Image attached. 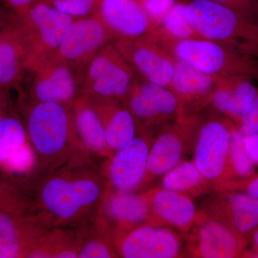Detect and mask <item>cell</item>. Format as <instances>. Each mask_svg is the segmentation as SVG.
<instances>
[{
  "mask_svg": "<svg viewBox=\"0 0 258 258\" xmlns=\"http://www.w3.org/2000/svg\"><path fill=\"white\" fill-rule=\"evenodd\" d=\"M88 151L38 175L37 214L51 228L78 227L96 216L108 184Z\"/></svg>",
  "mask_w": 258,
  "mask_h": 258,
  "instance_id": "cell-1",
  "label": "cell"
},
{
  "mask_svg": "<svg viewBox=\"0 0 258 258\" xmlns=\"http://www.w3.org/2000/svg\"><path fill=\"white\" fill-rule=\"evenodd\" d=\"M71 109L55 103H34L27 132L36 153L38 175L58 167L85 149L75 131Z\"/></svg>",
  "mask_w": 258,
  "mask_h": 258,
  "instance_id": "cell-2",
  "label": "cell"
},
{
  "mask_svg": "<svg viewBox=\"0 0 258 258\" xmlns=\"http://www.w3.org/2000/svg\"><path fill=\"white\" fill-rule=\"evenodd\" d=\"M186 16L203 39L258 59V23L232 8L210 0H191Z\"/></svg>",
  "mask_w": 258,
  "mask_h": 258,
  "instance_id": "cell-3",
  "label": "cell"
},
{
  "mask_svg": "<svg viewBox=\"0 0 258 258\" xmlns=\"http://www.w3.org/2000/svg\"><path fill=\"white\" fill-rule=\"evenodd\" d=\"M177 60L215 78L246 76L258 81V59L205 39L177 40L154 30Z\"/></svg>",
  "mask_w": 258,
  "mask_h": 258,
  "instance_id": "cell-4",
  "label": "cell"
},
{
  "mask_svg": "<svg viewBox=\"0 0 258 258\" xmlns=\"http://www.w3.org/2000/svg\"><path fill=\"white\" fill-rule=\"evenodd\" d=\"M137 75L115 43L103 47L93 57L85 71L81 94L95 102L124 103L137 82Z\"/></svg>",
  "mask_w": 258,
  "mask_h": 258,
  "instance_id": "cell-5",
  "label": "cell"
},
{
  "mask_svg": "<svg viewBox=\"0 0 258 258\" xmlns=\"http://www.w3.org/2000/svg\"><path fill=\"white\" fill-rule=\"evenodd\" d=\"M25 68L33 74L31 96L34 103H55L71 109L81 93L79 79L83 76L56 52L32 55Z\"/></svg>",
  "mask_w": 258,
  "mask_h": 258,
  "instance_id": "cell-6",
  "label": "cell"
},
{
  "mask_svg": "<svg viewBox=\"0 0 258 258\" xmlns=\"http://www.w3.org/2000/svg\"><path fill=\"white\" fill-rule=\"evenodd\" d=\"M232 124V120L215 117L202 123L197 134L194 163L217 189L233 177L229 158Z\"/></svg>",
  "mask_w": 258,
  "mask_h": 258,
  "instance_id": "cell-7",
  "label": "cell"
},
{
  "mask_svg": "<svg viewBox=\"0 0 258 258\" xmlns=\"http://www.w3.org/2000/svg\"><path fill=\"white\" fill-rule=\"evenodd\" d=\"M115 46L146 81L170 89L177 59L151 31L136 38H119Z\"/></svg>",
  "mask_w": 258,
  "mask_h": 258,
  "instance_id": "cell-8",
  "label": "cell"
},
{
  "mask_svg": "<svg viewBox=\"0 0 258 258\" xmlns=\"http://www.w3.org/2000/svg\"><path fill=\"white\" fill-rule=\"evenodd\" d=\"M18 15L23 23L20 33L28 46V57L56 52L64 33L76 20L42 0H36Z\"/></svg>",
  "mask_w": 258,
  "mask_h": 258,
  "instance_id": "cell-9",
  "label": "cell"
},
{
  "mask_svg": "<svg viewBox=\"0 0 258 258\" xmlns=\"http://www.w3.org/2000/svg\"><path fill=\"white\" fill-rule=\"evenodd\" d=\"M113 40H117V37L97 13L74 20L64 33L57 53L71 67L81 72L99 51Z\"/></svg>",
  "mask_w": 258,
  "mask_h": 258,
  "instance_id": "cell-10",
  "label": "cell"
},
{
  "mask_svg": "<svg viewBox=\"0 0 258 258\" xmlns=\"http://www.w3.org/2000/svg\"><path fill=\"white\" fill-rule=\"evenodd\" d=\"M153 142L151 130L139 123L138 133L133 140L106 159L102 168L108 188L134 191L142 186Z\"/></svg>",
  "mask_w": 258,
  "mask_h": 258,
  "instance_id": "cell-11",
  "label": "cell"
},
{
  "mask_svg": "<svg viewBox=\"0 0 258 258\" xmlns=\"http://www.w3.org/2000/svg\"><path fill=\"white\" fill-rule=\"evenodd\" d=\"M200 126L197 114L180 117L165 125L153 142L142 186L164 175L182 161L188 142Z\"/></svg>",
  "mask_w": 258,
  "mask_h": 258,
  "instance_id": "cell-12",
  "label": "cell"
},
{
  "mask_svg": "<svg viewBox=\"0 0 258 258\" xmlns=\"http://www.w3.org/2000/svg\"><path fill=\"white\" fill-rule=\"evenodd\" d=\"M118 257L125 258H174L179 257L181 242L169 227L144 223L115 235Z\"/></svg>",
  "mask_w": 258,
  "mask_h": 258,
  "instance_id": "cell-13",
  "label": "cell"
},
{
  "mask_svg": "<svg viewBox=\"0 0 258 258\" xmlns=\"http://www.w3.org/2000/svg\"><path fill=\"white\" fill-rule=\"evenodd\" d=\"M245 244V239L207 212H198L189 232L188 248L194 257H237L242 255Z\"/></svg>",
  "mask_w": 258,
  "mask_h": 258,
  "instance_id": "cell-14",
  "label": "cell"
},
{
  "mask_svg": "<svg viewBox=\"0 0 258 258\" xmlns=\"http://www.w3.org/2000/svg\"><path fill=\"white\" fill-rule=\"evenodd\" d=\"M124 103L139 124L149 130L157 125L165 126L179 117V101L172 91L146 80H137Z\"/></svg>",
  "mask_w": 258,
  "mask_h": 258,
  "instance_id": "cell-15",
  "label": "cell"
},
{
  "mask_svg": "<svg viewBox=\"0 0 258 258\" xmlns=\"http://www.w3.org/2000/svg\"><path fill=\"white\" fill-rule=\"evenodd\" d=\"M149 208L147 223L174 227L188 234L196 221L198 212L191 198L158 187L144 193Z\"/></svg>",
  "mask_w": 258,
  "mask_h": 258,
  "instance_id": "cell-16",
  "label": "cell"
},
{
  "mask_svg": "<svg viewBox=\"0 0 258 258\" xmlns=\"http://www.w3.org/2000/svg\"><path fill=\"white\" fill-rule=\"evenodd\" d=\"M217 78L201 72L191 64L176 60L171 91L179 103V117L197 114L212 103Z\"/></svg>",
  "mask_w": 258,
  "mask_h": 258,
  "instance_id": "cell-17",
  "label": "cell"
},
{
  "mask_svg": "<svg viewBox=\"0 0 258 258\" xmlns=\"http://www.w3.org/2000/svg\"><path fill=\"white\" fill-rule=\"evenodd\" d=\"M98 215L115 235L147 223L149 208L144 193L115 191L108 188Z\"/></svg>",
  "mask_w": 258,
  "mask_h": 258,
  "instance_id": "cell-18",
  "label": "cell"
},
{
  "mask_svg": "<svg viewBox=\"0 0 258 258\" xmlns=\"http://www.w3.org/2000/svg\"><path fill=\"white\" fill-rule=\"evenodd\" d=\"M22 225L10 212L0 211V258L28 257L52 229L37 214Z\"/></svg>",
  "mask_w": 258,
  "mask_h": 258,
  "instance_id": "cell-19",
  "label": "cell"
},
{
  "mask_svg": "<svg viewBox=\"0 0 258 258\" xmlns=\"http://www.w3.org/2000/svg\"><path fill=\"white\" fill-rule=\"evenodd\" d=\"M222 191L207 213L244 238L258 227V199L235 190Z\"/></svg>",
  "mask_w": 258,
  "mask_h": 258,
  "instance_id": "cell-20",
  "label": "cell"
},
{
  "mask_svg": "<svg viewBox=\"0 0 258 258\" xmlns=\"http://www.w3.org/2000/svg\"><path fill=\"white\" fill-rule=\"evenodd\" d=\"M98 13L117 40L142 37L155 29L137 0H101Z\"/></svg>",
  "mask_w": 258,
  "mask_h": 258,
  "instance_id": "cell-21",
  "label": "cell"
},
{
  "mask_svg": "<svg viewBox=\"0 0 258 258\" xmlns=\"http://www.w3.org/2000/svg\"><path fill=\"white\" fill-rule=\"evenodd\" d=\"M253 80L240 76L217 78L211 103L237 126L257 96L258 87L254 86Z\"/></svg>",
  "mask_w": 258,
  "mask_h": 258,
  "instance_id": "cell-22",
  "label": "cell"
},
{
  "mask_svg": "<svg viewBox=\"0 0 258 258\" xmlns=\"http://www.w3.org/2000/svg\"><path fill=\"white\" fill-rule=\"evenodd\" d=\"M71 108L75 131L85 149L96 157L111 158L114 152L107 144L104 125L91 100L80 93Z\"/></svg>",
  "mask_w": 258,
  "mask_h": 258,
  "instance_id": "cell-23",
  "label": "cell"
},
{
  "mask_svg": "<svg viewBox=\"0 0 258 258\" xmlns=\"http://www.w3.org/2000/svg\"><path fill=\"white\" fill-rule=\"evenodd\" d=\"M92 103L104 125L110 149L115 153L128 145L139 131L138 121L128 106L118 101Z\"/></svg>",
  "mask_w": 258,
  "mask_h": 258,
  "instance_id": "cell-24",
  "label": "cell"
},
{
  "mask_svg": "<svg viewBox=\"0 0 258 258\" xmlns=\"http://www.w3.org/2000/svg\"><path fill=\"white\" fill-rule=\"evenodd\" d=\"M28 55V47L20 32L0 37V87L17 82Z\"/></svg>",
  "mask_w": 258,
  "mask_h": 258,
  "instance_id": "cell-25",
  "label": "cell"
},
{
  "mask_svg": "<svg viewBox=\"0 0 258 258\" xmlns=\"http://www.w3.org/2000/svg\"><path fill=\"white\" fill-rule=\"evenodd\" d=\"M210 182L194 161H181L163 176L161 187L186 196L197 197L205 192Z\"/></svg>",
  "mask_w": 258,
  "mask_h": 258,
  "instance_id": "cell-26",
  "label": "cell"
},
{
  "mask_svg": "<svg viewBox=\"0 0 258 258\" xmlns=\"http://www.w3.org/2000/svg\"><path fill=\"white\" fill-rule=\"evenodd\" d=\"M187 3L176 2L167 12L158 28L177 40L203 39L191 26L186 16Z\"/></svg>",
  "mask_w": 258,
  "mask_h": 258,
  "instance_id": "cell-27",
  "label": "cell"
},
{
  "mask_svg": "<svg viewBox=\"0 0 258 258\" xmlns=\"http://www.w3.org/2000/svg\"><path fill=\"white\" fill-rule=\"evenodd\" d=\"M28 139L26 128L20 120L14 117H3L0 121V165Z\"/></svg>",
  "mask_w": 258,
  "mask_h": 258,
  "instance_id": "cell-28",
  "label": "cell"
},
{
  "mask_svg": "<svg viewBox=\"0 0 258 258\" xmlns=\"http://www.w3.org/2000/svg\"><path fill=\"white\" fill-rule=\"evenodd\" d=\"M244 135L233 123L231 128L229 158L234 176L247 179L254 176V164L247 154L244 144Z\"/></svg>",
  "mask_w": 258,
  "mask_h": 258,
  "instance_id": "cell-29",
  "label": "cell"
},
{
  "mask_svg": "<svg viewBox=\"0 0 258 258\" xmlns=\"http://www.w3.org/2000/svg\"><path fill=\"white\" fill-rule=\"evenodd\" d=\"M56 10L75 19L98 13L101 0H42Z\"/></svg>",
  "mask_w": 258,
  "mask_h": 258,
  "instance_id": "cell-30",
  "label": "cell"
},
{
  "mask_svg": "<svg viewBox=\"0 0 258 258\" xmlns=\"http://www.w3.org/2000/svg\"><path fill=\"white\" fill-rule=\"evenodd\" d=\"M5 169L18 174H27L38 167L36 153L30 142L13 153L3 165Z\"/></svg>",
  "mask_w": 258,
  "mask_h": 258,
  "instance_id": "cell-31",
  "label": "cell"
},
{
  "mask_svg": "<svg viewBox=\"0 0 258 258\" xmlns=\"http://www.w3.org/2000/svg\"><path fill=\"white\" fill-rule=\"evenodd\" d=\"M154 25L157 28L176 0H137Z\"/></svg>",
  "mask_w": 258,
  "mask_h": 258,
  "instance_id": "cell-32",
  "label": "cell"
},
{
  "mask_svg": "<svg viewBox=\"0 0 258 258\" xmlns=\"http://www.w3.org/2000/svg\"><path fill=\"white\" fill-rule=\"evenodd\" d=\"M237 127L244 136L258 134V93L249 111Z\"/></svg>",
  "mask_w": 258,
  "mask_h": 258,
  "instance_id": "cell-33",
  "label": "cell"
},
{
  "mask_svg": "<svg viewBox=\"0 0 258 258\" xmlns=\"http://www.w3.org/2000/svg\"><path fill=\"white\" fill-rule=\"evenodd\" d=\"M221 191L225 190L243 189L249 196L258 199V176H254L244 181H233L222 184L218 188Z\"/></svg>",
  "mask_w": 258,
  "mask_h": 258,
  "instance_id": "cell-34",
  "label": "cell"
},
{
  "mask_svg": "<svg viewBox=\"0 0 258 258\" xmlns=\"http://www.w3.org/2000/svg\"><path fill=\"white\" fill-rule=\"evenodd\" d=\"M210 1L226 5L239 12L247 18L254 20L255 12L252 4V0H210Z\"/></svg>",
  "mask_w": 258,
  "mask_h": 258,
  "instance_id": "cell-35",
  "label": "cell"
},
{
  "mask_svg": "<svg viewBox=\"0 0 258 258\" xmlns=\"http://www.w3.org/2000/svg\"><path fill=\"white\" fill-rule=\"evenodd\" d=\"M244 147L254 165H258V134L244 136Z\"/></svg>",
  "mask_w": 258,
  "mask_h": 258,
  "instance_id": "cell-36",
  "label": "cell"
},
{
  "mask_svg": "<svg viewBox=\"0 0 258 258\" xmlns=\"http://www.w3.org/2000/svg\"><path fill=\"white\" fill-rule=\"evenodd\" d=\"M35 1L36 0H7L18 15L25 13Z\"/></svg>",
  "mask_w": 258,
  "mask_h": 258,
  "instance_id": "cell-37",
  "label": "cell"
},
{
  "mask_svg": "<svg viewBox=\"0 0 258 258\" xmlns=\"http://www.w3.org/2000/svg\"><path fill=\"white\" fill-rule=\"evenodd\" d=\"M252 246H253V249L249 253V255L258 257V227L252 232Z\"/></svg>",
  "mask_w": 258,
  "mask_h": 258,
  "instance_id": "cell-38",
  "label": "cell"
},
{
  "mask_svg": "<svg viewBox=\"0 0 258 258\" xmlns=\"http://www.w3.org/2000/svg\"><path fill=\"white\" fill-rule=\"evenodd\" d=\"M4 195H3V189H2L1 186H0V203L3 201V198H4Z\"/></svg>",
  "mask_w": 258,
  "mask_h": 258,
  "instance_id": "cell-39",
  "label": "cell"
},
{
  "mask_svg": "<svg viewBox=\"0 0 258 258\" xmlns=\"http://www.w3.org/2000/svg\"><path fill=\"white\" fill-rule=\"evenodd\" d=\"M3 115H2L1 111H0V121H1L2 119H3Z\"/></svg>",
  "mask_w": 258,
  "mask_h": 258,
  "instance_id": "cell-40",
  "label": "cell"
},
{
  "mask_svg": "<svg viewBox=\"0 0 258 258\" xmlns=\"http://www.w3.org/2000/svg\"><path fill=\"white\" fill-rule=\"evenodd\" d=\"M257 15H258V7H257Z\"/></svg>",
  "mask_w": 258,
  "mask_h": 258,
  "instance_id": "cell-41",
  "label": "cell"
}]
</instances>
